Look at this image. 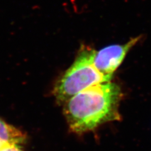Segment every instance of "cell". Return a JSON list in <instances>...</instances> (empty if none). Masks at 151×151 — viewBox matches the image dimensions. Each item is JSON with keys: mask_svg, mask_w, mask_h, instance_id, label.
<instances>
[{"mask_svg": "<svg viewBox=\"0 0 151 151\" xmlns=\"http://www.w3.org/2000/svg\"><path fill=\"white\" fill-rule=\"evenodd\" d=\"M120 86L108 81L93 85L65 102L63 113L70 132L81 135L107 122L120 121Z\"/></svg>", "mask_w": 151, "mask_h": 151, "instance_id": "6da1fadb", "label": "cell"}, {"mask_svg": "<svg viewBox=\"0 0 151 151\" xmlns=\"http://www.w3.org/2000/svg\"><path fill=\"white\" fill-rule=\"evenodd\" d=\"M95 50L83 45L73 64L66 70L53 89V94L59 105H63L79 92L93 85L110 81L112 78L103 75L94 67Z\"/></svg>", "mask_w": 151, "mask_h": 151, "instance_id": "7a4b0ae2", "label": "cell"}, {"mask_svg": "<svg viewBox=\"0 0 151 151\" xmlns=\"http://www.w3.org/2000/svg\"><path fill=\"white\" fill-rule=\"evenodd\" d=\"M141 38L142 36L132 38L124 44L109 45L98 51L95 50L93 59L94 67L103 75L112 78L129 50Z\"/></svg>", "mask_w": 151, "mask_h": 151, "instance_id": "3957f363", "label": "cell"}, {"mask_svg": "<svg viewBox=\"0 0 151 151\" xmlns=\"http://www.w3.org/2000/svg\"><path fill=\"white\" fill-rule=\"evenodd\" d=\"M26 139L25 133L0 119V142L4 145H20Z\"/></svg>", "mask_w": 151, "mask_h": 151, "instance_id": "277c9868", "label": "cell"}, {"mask_svg": "<svg viewBox=\"0 0 151 151\" xmlns=\"http://www.w3.org/2000/svg\"><path fill=\"white\" fill-rule=\"evenodd\" d=\"M0 151H23L19 145H4L0 149Z\"/></svg>", "mask_w": 151, "mask_h": 151, "instance_id": "5b68a950", "label": "cell"}, {"mask_svg": "<svg viewBox=\"0 0 151 151\" xmlns=\"http://www.w3.org/2000/svg\"><path fill=\"white\" fill-rule=\"evenodd\" d=\"M4 145L2 142H0V149H1L3 147V146H4Z\"/></svg>", "mask_w": 151, "mask_h": 151, "instance_id": "8992f818", "label": "cell"}]
</instances>
